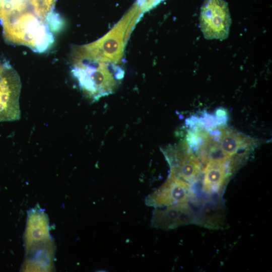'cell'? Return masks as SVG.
<instances>
[{
    "label": "cell",
    "instance_id": "7",
    "mask_svg": "<svg viewBox=\"0 0 272 272\" xmlns=\"http://www.w3.org/2000/svg\"><path fill=\"white\" fill-rule=\"evenodd\" d=\"M190 186L185 181L171 174L168 179L148 199V204L157 207L187 203Z\"/></svg>",
    "mask_w": 272,
    "mask_h": 272
},
{
    "label": "cell",
    "instance_id": "5",
    "mask_svg": "<svg viewBox=\"0 0 272 272\" xmlns=\"http://www.w3.org/2000/svg\"><path fill=\"white\" fill-rule=\"evenodd\" d=\"M21 88L17 72L9 62L0 61V122L20 118Z\"/></svg>",
    "mask_w": 272,
    "mask_h": 272
},
{
    "label": "cell",
    "instance_id": "11",
    "mask_svg": "<svg viewBox=\"0 0 272 272\" xmlns=\"http://www.w3.org/2000/svg\"><path fill=\"white\" fill-rule=\"evenodd\" d=\"M202 210L200 220L202 225L214 227L222 224L224 215L221 206L210 202L206 204Z\"/></svg>",
    "mask_w": 272,
    "mask_h": 272
},
{
    "label": "cell",
    "instance_id": "12",
    "mask_svg": "<svg viewBox=\"0 0 272 272\" xmlns=\"http://www.w3.org/2000/svg\"><path fill=\"white\" fill-rule=\"evenodd\" d=\"M163 0H137L136 4L145 12L157 6Z\"/></svg>",
    "mask_w": 272,
    "mask_h": 272
},
{
    "label": "cell",
    "instance_id": "4",
    "mask_svg": "<svg viewBox=\"0 0 272 272\" xmlns=\"http://www.w3.org/2000/svg\"><path fill=\"white\" fill-rule=\"evenodd\" d=\"M47 215L41 209L30 211L28 214L25 243L26 261L34 264L44 263L51 258V239Z\"/></svg>",
    "mask_w": 272,
    "mask_h": 272
},
{
    "label": "cell",
    "instance_id": "3",
    "mask_svg": "<svg viewBox=\"0 0 272 272\" xmlns=\"http://www.w3.org/2000/svg\"><path fill=\"white\" fill-rule=\"evenodd\" d=\"M142 12L135 4L120 22L103 37L93 43L76 46L72 53L94 60L116 63L123 54L125 36Z\"/></svg>",
    "mask_w": 272,
    "mask_h": 272
},
{
    "label": "cell",
    "instance_id": "8",
    "mask_svg": "<svg viewBox=\"0 0 272 272\" xmlns=\"http://www.w3.org/2000/svg\"><path fill=\"white\" fill-rule=\"evenodd\" d=\"M224 154L229 158L242 160L253 148L254 140L228 127L213 131Z\"/></svg>",
    "mask_w": 272,
    "mask_h": 272
},
{
    "label": "cell",
    "instance_id": "1",
    "mask_svg": "<svg viewBox=\"0 0 272 272\" xmlns=\"http://www.w3.org/2000/svg\"><path fill=\"white\" fill-rule=\"evenodd\" d=\"M3 36H32L48 29L40 0H0Z\"/></svg>",
    "mask_w": 272,
    "mask_h": 272
},
{
    "label": "cell",
    "instance_id": "9",
    "mask_svg": "<svg viewBox=\"0 0 272 272\" xmlns=\"http://www.w3.org/2000/svg\"><path fill=\"white\" fill-rule=\"evenodd\" d=\"M193 212L187 203L158 207L154 212L152 226L171 229L193 221Z\"/></svg>",
    "mask_w": 272,
    "mask_h": 272
},
{
    "label": "cell",
    "instance_id": "2",
    "mask_svg": "<svg viewBox=\"0 0 272 272\" xmlns=\"http://www.w3.org/2000/svg\"><path fill=\"white\" fill-rule=\"evenodd\" d=\"M71 72L80 88L95 101L111 94L124 72L115 63L71 55Z\"/></svg>",
    "mask_w": 272,
    "mask_h": 272
},
{
    "label": "cell",
    "instance_id": "10",
    "mask_svg": "<svg viewBox=\"0 0 272 272\" xmlns=\"http://www.w3.org/2000/svg\"><path fill=\"white\" fill-rule=\"evenodd\" d=\"M232 169L230 159L209 161L204 169L203 189L210 193L219 191L225 184Z\"/></svg>",
    "mask_w": 272,
    "mask_h": 272
},
{
    "label": "cell",
    "instance_id": "6",
    "mask_svg": "<svg viewBox=\"0 0 272 272\" xmlns=\"http://www.w3.org/2000/svg\"><path fill=\"white\" fill-rule=\"evenodd\" d=\"M199 21L206 39L226 38L231 22L227 3L224 0H205L201 7Z\"/></svg>",
    "mask_w": 272,
    "mask_h": 272
}]
</instances>
